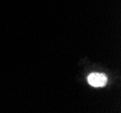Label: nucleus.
Returning <instances> with one entry per match:
<instances>
[{"label": "nucleus", "instance_id": "nucleus-1", "mask_svg": "<svg viewBox=\"0 0 121 113\" xmlns=\"http://www.w3.org/2000/svg\"><path fill=\"white\" fill-rule=\"evenodd\" d=\"M108 82V78L104 73H91L88 77V82L89 84L96 88L104 87L107 84Z\"/></svg>", "mask_w": 121, "mask_h": 113}]
</instances>
